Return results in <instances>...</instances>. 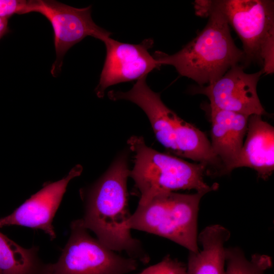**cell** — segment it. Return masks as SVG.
<instances>
[{
  "label": "cell",
  "mask_w": 274,
  "mask_h": 274,
  "mask_svg": "<svg viewBox=\"0 0 274 274\" xmlns=\"http://www.w3.org/2000/svg\"><path fill=\"white\" fill-rule=\"evenodd\" d=\"M127 157H118L94 184L81 190L83 226L95 233L103 244L115 252H124L138 261L147 263L149 255L141 242L132 236L126 222L128 210L127 181L129 177Z\"/></svg>",
  "instance_id": "6da1fadb"
},
{
  "label": "cell",
  "mask_w": 274,
  "mask_h": 274,
  "mask_svg": "<svg viewBox=\"0 0 274 274\" xmlns=\"http://www.w3.org/2000/svg\"><path fill=\"white\" fill-rule=\"evenodd\" d=\"M200 13L209 18L195 38L174 54L158 51L153 56L160 66L172 65L181 76L203 86L213 83L244 61V54L235 45L229 24L220 11L209 7L204 0Z\"/></svg>",
  "instance_id": "7a4b0ae2"
},
{
  "label": "cell",
  "mask_w": 274,
  "mask_h": 274,
  "mask_svg": "<svg viewBox=\"0 0 274 274\" xmlns=\"http://www.w3.org/2000/svg\"><path fill=\"white\" fill-rule=\"evenodd\" d=\"M127 143L134 154L129 177L140 193L139 205L163 193L193 189L208 193L218 187L216 183L210 186L204 181L207 166L203 164L158 152L148 147L141 136H131Z\"/></svg>",
  "instance_id": "3957f363"
},
{
  "label": "cell",
  "mask_w": 274,
  "mask_h": 274,
  "mask_svg": "<svg viewBox=\"0 0 274 274\" xmlns=\"http://www.w3.org/2000/svg\"><path fill=\"white\" fill-rule=\"evenodd\" d=\"M207 193H163L145 205H138L126 222L135 229L158 235L180 245L189 252L198 250L197 219L199 204Z\"/></svg>",
  "instance_id": "277c9868"
},
{
  "label": "cell",
  "mask_w": 274,
  "mask_h": 274,
  "mask_svg": "<svg viewBox=\"0 0 274 274\" xmlns=\"http://www.w3.org/2000/svg\"><path fill=\"white\" fill-rule=\"evenodd\" d=\"M70 237L58 260L44 264L41 274H128L138 261L117 253L95 238L80 219L71 224Z\"/></svg>",
  "instance_id": "5b68a950"
},
{
  "label": "cell",
  "mask_w": 274,
  "mask_h": 274,
  "mask_svg": "<svg viewBox=\"0 0 274 274\" xmlns=\"http://www.w3.org/2000/svg\"><path fill=\"white\" fill-rule=\"evenodd\" d=\"M30 12L43 15L53 29L56 56L51 69L53 77L60 72L63 57L73 46L87 36L103 42L111 34L93 21L91 6L77 8L55 1L29 0L27 1L25 14Z\"/></svg>",
  "instance_id": "8992f818"
},
{
  "label": "cell",
  "mask_w": 274,
  "mask_h": 274,
  "mask_svg": "<svg viewBox=\"0 0 274 274\" xmlns=\"http://www.w3.org/2000/svg\"><path fill=\"white\" fill-rule=\"evenodd\" d=\"M208 4L224 16L237 34L243 44L245 66L260 63L261 48L274 33L273 1L208 0Z\"/></svg>",
  "instance_id": "52a82bcc"
},
{
  "label": "cell",
  "mask_w": 274,
  "mask_h": 274,
  "mask_svg": "<svg viewBox=\"0 0 274 274\" xmlns=\"http://www.w3.org/2000/svg\"><path fill=\"white\" fill-rule=\"evenodd\" d=\"M244 69L243 65L236 64L213 83L193 87L190 92L206 95L209 106L218 109L248 116L267 114L257 92L262 71L248 74Z\"/></svg>",
  "instance_id": "ba28073f"
},
{
  "label": "cell",
  "mask_w": 274,
  "mask_h": 274,
  "mask_svg": "<svg viewBox=\"0 0 274 274\" xmlns=\"http://www.w3.org/2000/svg\"><path fill=\"white\" fill-rule=\"evenodd\" d=\"M104 43L106 57L95 91L101 98L106 89L120 83L138 80L160 64L148 50L153 44L151 39L144 40L139 44L120 42L108 37Z\"/></svg>",
  "instance_id": "9c48e42d"
},
{
  "label": "cell",
  "mask_w": 274,
  "mask_h": 274,
  "mask_svg": "<svg viewBox=\"0 0 274 274\" xmlns=\"http://www.w3.org/2000/svg\"><path fill=\"white\" fill-rule=\"evenodd\" d=\"M82 170V166L77 165L62 179L54 182L45 183L40 190L11 214L0 218V228L18 225L39 229L47 234L51 240L54 239L56 234L52 223L55 213L70 181L79 176Z\"/></svg>",
  "instance_id": "30bf717a"
},
{
  "label": "cell",
  "mask_w": 274,
  "mask_h": 274,
  "mask_svg": "<svg viewBox=\"0 0 274 274\" xmlns=\"http://www.w3.org/2000/svg\"><path fill=\"white\" fill-rule=\"evenodd\" d=\"M146 77L138 80L128 91H110L108 97L113 100H127L140 107L148 117L157 141L169 153L178 156L175 130L180 117L163 102L159 93L148 86Z\"/></svg>",
  "instance_id": "8fae6325"
},
{
  "label": "cell",
  "mask_w": 274,
  "mask_h": 274,
  "mask_svg": "<svg viewBox=\"0 0 274 274\" xmlns=\"http://www.w3.org/2000/svg\"><path fill=\"white\" fill-rule=\"evenodd\" d=\"M211 122V144L224 165L223 173L234 169L244 144L249 116L218 109L209 105Z\"/></svg>",
  "instance_id": "7c38bea8"
},
{
  "label": "cell",
  "mask_w": 274,
  "mask_h": 274,
  "mask_svg": "<svg viewBox=\"0 0 274 274\" xmlns=\"http://www.w3.org/2000/svg\"><path fill=\"white\" fill-rule=\"evenodd\" d=\"M246 133L234 169L249 167L266 180L274 170V128L262 116L253 115L249 117Z\"/></svg>",
  "instance_id": "4fadbf2b"
},
{
  "label": "cell",
  "mask_w": 274,
  "mask_h": 274,
  "mask_svg": "<svg viewBox=\"0 0 274 274\" xmlns=\"http://www.w3.org/2000/svg\"><path fill=\"white\" fill-rule=\"evenodd\" d=\"M230 237L220 224L205 227L198 234V251L189 252L187 274H225V244Z\"/></svg>",
  "instance_id": "5bb4252c"
},
{
  "label": "cell",
  "mask_w": 274,
  "mask_h": 274,
  "mask_svg": "<svg viewBox=\"0 0 274 274\" xmlns=\"http://www.w3.org/2000/svg\"><path fill=\"white\" fill-rule=\"evenodd\" d=\"M175 142L178 156L206 165H217L220 160L215 155L206 134L181 118L175 130Z\"/></svg>",
  "instance_id": "9a60e30c"
},
{
  "label": "cell",
  "mask_w": 274,
  "mask_h": 274,
  "mask_svg": "<svg viewBox=\"0 0 274 274\" xmlns=\"http://www.w3.org/2000/svg\"><path fill=\"white\" fill-rule=\"evenodd\" d=\"M39 248L22 247L0 232L1 274H41L43 265Z\"/></svg>",
  "instance_id": "2e32d148"
},
{
  "label": "cell",
  "mask_w": 274,
  "mask_h": 274,
  "mask_svg": "<svg viewBox=\"0 0 274 274\" xmlns=\"http://www.w3.org/2000/svg\"><path fill=\"white\" fill-rule=\"evenodd\" d=\"M272 264L267 255L256 253L248 258L239 247L226 248L225 274H265Z\"/></svg>",
  "instance_id": "e0dca14e"
},
{
  "label": "cell",
  "mask_w": 274,
  "mask_h": 274,
  "mask_svg": "<svg viewBox=\"0 0 274 274\" xmlns=\"http://www.w3.org/2000/svg\"><path fill=\"white\" fill-rule=\"evenodd\" d=\"M140 274H187L186 264L169 255L144 269Z\"/></svg>",
  "instance_id": "ac0fdd59"
},
{
  "label": "cell",
  "mask_w": 274,
  "mask_h": 274,
  "mask_svg": "<svg viewBox=\"0 0 274 274\" xmlns=\"http://www.w3.org/2000/svg\"><path fill=\"white\" fill-rule=\"evenodd\" d=\"M274 33L270 34L262 46L260 52V63L263 64V74H271L274 72Z\"/></svg>",
  "instance_id": "d6986e66"
},
{
  "label": "cell",
  "mask_w": 274,
  "mask_h": 274,
  "mask_svg": "<svg viewBox=\"0 0 274 274\" xmlns=\"http://www.w3.org/2000/svg\"><path fill=\"white\" fill-rule=\"evenodd\" d=\"M27 1L0 0V18L8 19L14 14H25Z\"/></svg>",
  "instance_id": "ffe728a7"
},
{
  "label": "cell",
  "mask_w": 274,
  "mask_h": 274,
  "mask_svg": "<svg viewBox=\"0 0 274 274\" xmlns=\"http://www.w3.org/2000/svg\"><path fill=\"white\" fill-rule=\"evenodd\" d=\"M10 31L8 20L0 18V40Z\"/></svg>",
  "instance_id": "44dd1931"
},
{
  "label": "cell",
  "mask_w": 274,
  "mask_h": 274,
  "mask_svg": "<svg viewBox=\"0 0 274 274\" xmlns=\"http://www.w3.org/2000/svg\"><path fill=\"white\" fill-rule=\"evenodd\" d=\"M0 274H1V272H0Z\"/></svg>",
  "instance_id": "7402d4cb"
}]
</instances>
